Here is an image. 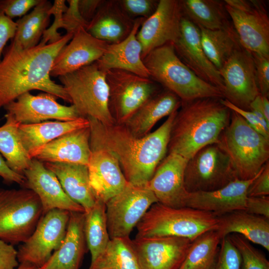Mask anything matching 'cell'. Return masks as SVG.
Returning <instances> with one entry per match:
<instances>
[{
    "label": "cell",
    "instance_id": "obj_1",
    "mask_svg": "<svg viewBox=\"0 0 269 269\" xmlns=\"http://www.w3.org/2000/svg\"><path fill=\"white\" fill-rule=\"evenodd\" d=\"M178 111V110H177ZM170 114L156 130L142 137L134 136L124 125H105L87 118L90 145L103 148L117 159L128 183L146 186L165 156L170 134L177 111Z\"/></svg>",
    "mask_w": 269,
    "mask_h": 269
},
{
    "label": "cell",
    "instance_id": "obj_17",
    "mask_svg": "<svg viewBox=\"0 0 269 269\" xmlns=\"http://www.w3.org/2000/svg\"><path fill=\"white\" fill-rule=\"evenodd\" d=\"M57 98L48 93L33 95L28 92L3 108L20 124L40 123L48 120L70 121L81 117L74 106L61 105Z\"/></svg>",
    "mask_w": 269,
    "mask_h": 269
},
{
    "label": "cell",
    "instance_id": "obj_25",
    "mask_svg": "<svg viewBox=\"0 0 269 269\" xmlns=\"http://www.w3.org/2000/svg\"><path fill=\"white\" fill-rule=\"evenodd\" d=\"M144 19H135L133 28L127 38L120 42L108 44L103 55L96 62L100 69L105 72L111 69L123 70L149 78L141 58V46L136 38Z\"/></svg>",
    "mask_w": 269,
    "mask_h": 269
},
{
    "label": "cell",
    "instance_id": "obj_5",
    "mask_svg": "<svg viewBox=\"0 0 269 269\" xmlns=\"http://www.w3.org/2000/svg\"><path fill=\"white\" fill-rule=\"evenodd\" d=\"M217 144L229 156L237 179H252L269 161V139L234 111Z\"/></svg>",
    "mask_w": 269,
    "mask_h": 269
},
{
    "label": "cell",
    "instance_id": "obj_53",
    "mask_svg": "<svg viewBox=\"0 0 269 269\" xmlns=\"http://www.w3.org/2000/svg\"><path fill=\"white\" fill-rule=\"evenodd\" d=\"M261 106L264 115L267 121L269 123V98L261 95Z\"/></svg>",
    "mask_w": 269,
    "mask_h": 269
},
{
    "label": "cell",
    "instance_id": "obj_33",
    "mask_svg": "<svg viewBox=\"0 0 269 269\" xmlns=\"http://www.w3.org/2000/svg\"><path fill=\"white\" fill-rule=\"evenodd\" d=\"M51 6L50 1L41 0L30 13L17 20L11 43L22 49L37 46L49 24Z\"/></svg>",
    "mask_w": 269,
    "mask_h": 269
},
{
    "label": "cell",
    "instance_id": "obj_3",
    "mask_svg": "<svg viewBox=\"0 0 269 269\" xmlns=\"http://www.w3.org/2000/svg\"><path fill=\"white\" fill-rule=\"evenodd\" d=\"M221 99L207 97L181 102L172 123L167 153L189 160L203 147L218 142L231 116Z\"/></svg>",
    "mask_w": 269,
    "mask_h": 269
},
{
    "label": "cell",
    "instance_id": "obj_13",
    "mask_svg": "<svg viewBox=\"0 0 269 269\" xmlns=\"http://www.w3.org/2000/svg\"><path fill=\"white\" fill-rule=\"evenodd\" d=\"M66 210L53 209L43 214L30 236L19 247V263L42 267L61 244L70 217Z\"/></svg>",
    "mask_w": 269,
    "mask_h": 269
},
{
    "label": "cell",
    "instance_id": "obj_40",
    "mask_svg": "<svg viewBox=\"0 0 269 269\" xmlns=\"http://www.w3.org/2000/svg\"><path fill=\"white\" fill-rule=\"evenodd\" d=\"M241 258L229 236L221 240L218 260L214 269H241Z\"/></svg>",
    "mask_w": 269,
    "mask_h": 269
},
{
    "label": "cell",
    "instance_id": "obj_15",
    "mask_svg": "<svg viewBox=\"0 0 269 269\" xmlns=\"http://www.w3.org/2000/svg\"><path fill=\"white\" fill-rule=\"evenodd\" d=\"M182 16L179 0H159L155 11L144 20L136 34L142 59L152 50L178 40Z\"/></svg>",
    "mask_w": 269,
    "mask_h": 269
},
{
    "label": "cell",
    "instance_id": "obj_54",
    "mask_svg": "<svg viewBox=\"0 0 269 269\" xmlns=\"http://www.w3.org/2000/svg\"><path fill=\"white\" fill-rule=\"evenodd\" d=\"M15 269H40V268L28 263H19L18 266Z\"/></svg>",
    "mask_w": 269,
    "mask_h": 269
},
{
    "label": "cell",
    "instance_id": "obj_8",
    "mask_svg": "<svg viewBox=\"0 0 269 269\" xmlns=\"http://www.w3.org/2000/svg\"><path fill=\"white\" fill-rule=\"evenodd\" d=\"M43 214L37 195L28 189H0V239L12 245L25 242Z\"/></svg>",
    "mask_w": 269,
    "mask_h": 269
},
{
    "label": "cell",
    "instance_id": "obj_24",
    "mask_svg": "<svg viewBox=\"0 0 269 269\" xmlns=\"http://www.w3.org/2000/svg\"><path fill=\"white\" fill-rule=\"evenodd\" d=\"M90 127L65 134L47 143L34 155L41 162L88 165L91 153Z\"/></svg>",
    "mask_w": 269,
    "mask_h": 269
},
{
    "label": "cell",
    "instance_id": "obj_19",
    "mask_svg": "<svg viewBox=\"0 0 269 269\" xmlns=\"http://www.w3.org/2000/svg\"><path fill=\"white\" fill-rule=\"evenodd\" d=\"M23 175L25 181L23 186L37 195L43 214L53 209L85 212L81 206L67 195L56 175L45 167L43 162L33 158Z\"/></svg>",
    "mask_w": 269,
    "mask_h": 269
},
{
    "label": "cell",
    "instance_id": "obj_28",
    "mask_svg": "<svg viewBox=\"0 0 269 269\" xmlns=\"http://www.w3.org/2000/svg\"><path fill=\"white\" fill-rule=\"evenodd\" d=\"M180 99L167 90L159 92L144 102L124 125L135 137H142L150 133L160 120L178 110Z\"/></svg>",
    "mask_w": 269,
    "mask_h": 269
},
{
    "label": "cell",
    "instance_id": "obj_26",
    "mask_svg": "<svg viewBox=\"0 0 269 269\" xmlns=\"http://www.w3.org/2000/svg\"><path fill=\"white\" fill-rule=\"evenodd\" d=\"M84 222V213L70 212L61 244L40 269H80L87 248Z\"/></svg>",
    "mask_w": 269,
    "mask_h": 269
},
{
    "label": "cell",
    "instance_id": "obj_11",
    "mask_svg": "<svg viewBox=\"0 0 269 269\" xmlns=\"http://www.w3.org/2000/svg\"><path fill=\"white\" fill-rule=\"evenodd\" d=\"M237 179L228 155L217 143L205 146L188 160L184 186L188 192L211 191Z\"/></svg>",
    "mask_w": 269,
    "mask_h": 269
},
{
    "label": "cell",
    "instance_id": "obj_32",
    "mask_svg": "<svg viewBox=\"0 0 269 269\" xmlns=\"http://www.w3.org/2000/svg\"><path fill=\"white\" fill-rule=\"evenodd\" d=\"M182 16L198 27L209 30L226 28L232 22L224 0H179Z\"/></svg>",
    "mask_w": 269,
    "mask_h": 269
},
{
    "label": "cell",
    "instance_id": "obj_35",
    "mask_svg": "<svg viewBox=\"0 0 269 269\" xmlns=\"http://www.w3.org/2000/svg\"><path fill=\"white\" fill-rule=\"evenodd\" d=\"M200 29L202 47L207 58L219 70L241 45L233 25L224 28Z\"/></svg>",
    "mask_w": 269,
    "mask_h": 269
},
{
    "label": "cell",
    "instance_id": "obj_29",
    "mask_svg": "<svg viewBox=\"0 0 269 269\" xmlns=\"http://www.w3.org/2000/svg\"><path fill=\"white\" fill-rule=\"evenodd\" d=\"M216 230L221 239L233 233L269 251V219L245 210L234 211L218 217Z\"/></svg>",
    "mask_w": 269,
    "mask_h": 269
},
{
    "label": "cell",
    "instance_id": "obj_4",
    "mask_svg": "<svg viewBox=\"0 0 269 269\" xmlns=\"http://www.w3.org/2000/svg\"><path fill=\"white\" fill-rule=\"evenodd\" d=\"M142 61L149 78L176 95L181 102L207 97L223 99L219 89L201 79L182 62L172 43L152 50Z\"/></svg>",
    "mask_w": 269,
    "mask_h": 269
},
{
    "label": "cell",
    "instance_id": "obj_30",
    "mask_svg": "<svg viewBox=\"0 0 269 269\" xmlns=\"http://www.w3.org/2000/svg\"><path fill=\"white\" fill-rule=\"evenodd\" d=\"M57 177L67 195L81 206L85 212L95 204L97 199L91 187L88 166L65 163H44Z\"/></svg>",
    "mask_w": 269,
    "mask_h": 269
},
{
    "label": "cell",
    "instance_id": "obj_46",
    "mask_svg": "<svg viewBox=\"0 0 269 269\" xmlns=\"http://www.w3.org/2000/svg\"><path fill=\"white\" fill-rule=\"evenodd\" d=\"M269 195V162L261 169L255 179L249 186L248 197H261Z\"/></svg>",
    "mask_w": 269,
    "mask_h": 269
},
{
    "label": "cell",
    "instance_id": "obj_45",
    "mask_svg": "<svg viewBox=\"0 0 269 269\" xmlns=\"http://www.w3.org/2000/svg\"><path fill=\"white\" fill-rule=\"evenodd\" d=\"M67 10L62 17V28L67 33H74L81 26L86 28L88 23L81 17L78 9V0H69Z\"/></svg>",
    "mask_w": 269,
    "mask_h": 269
},
{
    "label": "cell",
    "instance_id": "obj_36",
    "mask_svg": "<svg viewBox=\"0 0 269 269\" xmlns=\"http://www.w3.org/2000/svg\"><path fill=\"white\" fill-rule=\"evenodd\" d=\"M221 241L215 230L202 234L192 242L179 269H214Z\"/></svg>",
    "mask_w": 269,
    "mask_h": 269
},
{
    "label": "cell",
    "instance_id": "obj_9",
    "mask_svg": "<svg viewBox=\"0 0 269 269\" xmlns=\"http://www.w3.org/2000/svg\"><path fill=\"white\" fill-rule=\"evenodd\" d=\"M109 109L116 123L124 125L147 99L160 92L150 78L120 69L106 72Z\"/></svg>",
    "mask_w": 269,
    "mask_h": 269
},
{
    "label": "cell",
    "instance_id": "obj_27",
    "mask_svg": "<svg viewBox=\"0 0 269 269\" xmlns=\"http://www.w3.org/2000/svg\"><path fill=\"white\" fill-rule=\"evenodd\" d=\"M134 20L124 12L118 0H104L86 30L99 40L117 43L130 34Z\"/></svg>",
    "mask_w": 269,
    "mask_h": 269
},
{
    "label": "cell",
    "instance_id": "obj_44",
    "mask_svg": "<svg viewBox=\"0 0 269 269\" xmlns=\"http://www.w3.org/2000/svg\"><path fill=\"white\" fill-rule=\"evenodd\" d=\"M256 67V78L260 94L269 98V56L252 54Z\"/></svg>",
    "mask_w": 269,
    "mask_h": 269
},
{
    "label": "cell",
    "instance_id": "obj_22",
    "mask_svg": "<svg viewBox=\"0 0 269 269\" xmlns=\"http://www.w3.org/2000/svg\"><path fill=\"white\" fill-rule=\"evenodd\" d=\"M90 146L87 165L90 184L96 199L106 203L122 191L128 182L111 153L103 148Z\"/></svg>",
    "mask_w": 269,
    "mask_h": 269
},
{
    "label": "cell",
    "instance_id": "obj_42",
    "mask_svg": "<svg viewBox=\"0 0 269 269\" xmlns=\"http://www.w3.org/2000/svg\"><path fill=\"white\" fill-rule=\"evenodd\" d=\"M67 6L65 4V0H55L54 4L49 10V14L55 16L54 22L50 28L47 29L44 32L42 39L39 43L46 44L57 41L63 35L58 32L57 29L62 28V17L66 11Z\"/></svg>",
    "mask_w": 269,
    "mask_h": 269
},
{
    "label": "cell",
    "instance_id": "obj_12",
    "mask_svg": "<svg viewBox=\"0 0 269 269\" xmlns=\"http://www.w3.org/2000/svg\"><path fill=\"white\" fill-rule=\"evenodd\" d=\"M158 201L148 186L128 183L106 203L107 224L111 239L130 237L149 208Z\"/></svg>",
    "mask_w": 269,
    "mask_h": 269
},
{
    "label": "cell",
    "instance_id": "obj_47",
    "mask_svg": "<svg viewBox=\"0 0 269 269\" xmlns=\"http://www.w3.org/2000/svg\"><path fill=\"white\" fill-rule=\"evenodd\" d=\"M221 102L231 111L240 115L254 130L269 139V129L264 126L261 121L251 111L239 108L224 99H221Z\"/></svg>",
    "mask_w": 269,
    "mask_h": 269
},
{
    "label": "cell",
    "instance_id": "obj_49",
    "mask_svg": "<svg viewBox=\"0 0 269 269\" xmlns=\"http://www.w3.org/2000/svg\"><path fill=\"white\" fill-rule=\"evenodd\" d=\"M16 27V22L0 10V62L5 45L10 39H12L14 37Z\"/></svg>",
    "mask_w": 269,
    "mask_h": 269
},
{
    "label": "cell",
    "instance_id": "obj_14",
    "mask_svg": "<svg viewBox=\"0 0 269 269\" xmlns=\"http://www.w3.org/2000/svg\"><path fill=\"white\" fill-rule=\"evenodd\" d=\"M219 71L224 84L223 99L239 108L250 110L251 103L260 94L252 53L241 46Z\"/></svg>",
    "mask_w": 269,
    "mask_h": 269
},
{
    "label": "cell",
    "instance_id": "obj_38",
    "mask_svg": "<svg viewBox=\"0 0 269 269\" xmlns=\"http://www.w3.org/2000/svg\"><path fill=\"white\" fill-rule=\"evenodd\" d=\"M84 231L92 262L105 249L111 239L104 202L97 200L94 206L84 212Z\"/></svg>",
    "mask_w": 269,
    "mask_h": 269
},
{
    "label": "cell",
    "instance_id": "obj_39",
    "mask_svg": "<svg viewBox=\"0 0 269 269\" xmlns=\"http://www.w3.org/2000/svg\"><path fill=\"white\" fill-rule=\"evenodd\" d=\"M228 236L240 254L241 269H269V261L250 241L238 234H231Z\"/></svg>",
    "mask_w": 269,
    "mask_h": 269
},
{
    "label": "cell",
    "instance_id": "obj_48",
    "mask_svg": "<svg viewBox=\"0 0 269 269\" xmlns=\"http://www.w3.org/2000/svg\"><path fill=\"white\" fill-rule=\"evenodd\" d=\"M19 264L17 250L12 245L0 239V269H15Z\"/></svg>",
    "mask_w": 269,
    "mask_h": 269
},
{
    "label": "cell",
    "instance_id": "obj_43",
    "mask_svg": "<svg viewBox=\"0 0 269 269\" xmlns=\"http://www.w3.org/2000/svg\"><path fill=\"white\" fill-rule=\"evenodd\" d=\"M41 0H0V10L12 19L26 14L34 8Z\"/></svg>",
    "mask_w": 269,
    "mask_h": 269
},
{
    "label": "cell",
    "instance_id": "obj_37",
    "mask_svg": "<svg viewBox=\"0 0 269 269\" xmlns=\"http://www.w3.org/2000/svg\"><path fill=\"white\" fill-rule=\"evenodd\" d=\"M88 269H140L130 237L110 239Z\"/></svg>",
    "mask_w": 269,
    "mask_h": 269
},
{
    "label": "cell",
    "instance_id": "obj_10",
    "mask_svg": "<svg viewBox=\"0 0 269 269\" xmlns=\"http://www.w3.org/2000/svg\"><path fill=\"white\" fill-rule=\"evenodd\" d=\"M226 9L242 47L269 56V17L263 0H225Z\"/></svg>",
    "mask_w": 269,
    "mask_h": 269
},
{
    "label": "cell",
    "instance_id": "obj_34",
    "mask_svg": "<svg viewBox=\"0 0 269 269\" xmlns=\"http://www.w3.org/2000/svg\"><path fill=\"white\" fill-rule=\"evenodd\" d=\"M5 117V123L0 127V153L11 170L23 175L32 158L21 141L20 124L10 114L6 113Z\"/></svg>",
    "mask_w": 269,
    "mask_h": 269
},
{
    "label": "cell",
    "instance_id": "obj_7",
    "mask_svg": "<svg viewBox=\"0 0 269 269\" xmlns=\"http://www.w3.org/2000/svg\"><path fill=\"white\" fill-rule=\"evenodd\" d=\"M58 78L81 117L105 125L115 123L109 109L106 72L96 62Z\"/></svg>",
    "mask_w": 269,
    "mask_h": 269
},
{
    "label": "cell",
    "instance_id": "obj_50",
    "mask_svg": "<svg viewBox=\"0 0 269 269\" xmlns=\"http://www.w3.org/2000/svg\"><path fill=\"white\" fill-rule=\"evenodd\" d=\"M245 211L269 219V196L247 197Z\"/></svg>",
    "mask_w": 269,
    "mask_h": 269
},
{
    "label": "cell",
    "instance_id": "obj_18",
    "mask_svg": "<svg viewBox=\"0 0 269 269\" xmlns=\"http://www.w3.org/2000/svg\"><path fill=\"white\" fill-rule=\"evenodd\" d=\"M173 46L176 54L187 67L201 79L218 88L223 93L222 78L219 70L204 52L199 28L183 16L181 20L179 37Z\"/></svg>",
    "mask_w": 269,
    "mask_h": 269
},
{
    "label": "cell",
    "instance_id": "obj_2",
    "mask_svg": "<svg viewBox=\"0 0 269 269\" xmlns=\"http://www.w3.org/2000/svg\"><path fill=\"white\" fill-rule=\"evenodd\" d=\"M74 33H66L55 42L22 49L11 42L0 62V109L30 91L38 90L67 103L70 99L62 85L50 78L54 61L70 41Z\"/></svg>",
    "mask_w": 269,
    "mask_h": 269
},
{
    "label": "cell",
    "instance_id": "obj_52",
    "mask_svg": "<svg viewBox=\"0 0 269 269\" xmlns=\"http://www.w3.org/2000/svg\"><path fill=\"white\" fill-rule=\"evenodd\" d=\"M0 177L8 184L17 183L23 186L25 178L23 175L18 174L11 170L7 165L4 159L0 153Z\"/></svg>",
    "mask_w": 269,
    "mask_h": 269
},
{
    "label": "cell",
    "instance_id": "obj_20",
    "mask_svg": "<svg viewBox=\"0 0 269 269\" xmlns=\"http://www.w3.org/2000/svg\"><path fill=\"white\" fill-rule=\"evenodd\" d=\"M167 154L157 166L147 185L158 202L171 207H184L188 194L184 186L188 160L178 154Z\"/></svg>",
    "mask_w": 269,
    "mask_h": 269
},
{
    "label": "cell",
    "instance_id": "obj_16",
    "mask_svg": "<svg viewBox=\"0 0 269 269\" xmlns=\"http://www.w3.org/2000/svg\"><path fill=\"white\" fill-rule=\"evenodd\" d=\"M192 242L177 237H135L132 244L140 269H179Z\"/></svg>",
    "mask_w": 269,
    "mask_h": 269
},
{
    "label": "cell",
    "instance_id": "obj_41",
    "mask_svg": "<svg viewBox=\"0 0 269 269\" xmlns=\"http://www.w3.org/2000/svg\"><path fill=\"white\" fill-rule=\"evenodd\" d=\"M159 0H121L119 3L124 12L130 17L146 19L155 11Z\"/></svg>",
    "mask_w": 269,
    "mask_h": 269
},
{
    "label": "cell",
    "instance_id": "obj_23",
    "mask_svg": "<svg viewBox=\"0 0 269 269\" xmlns=\"http://www.w3.org/2000/svg\"><path fill=\"white\" fill-rule=\"evenodd\" d=\"M257 175L249 180L236 179L216 190L188 192L185 207L208 212L217 217L245 210L248 188Z\"/></svg>",
    "mask_w": 269,
    "mask_h": 269
},
{
    "label": "cell",
    "instance_id": "obj_6",
    "mask_svg": "<svg viewBox=\"0 0 269 269\" xmlns=\"http://www.w3.org/2000/svg\"><path fill=\"white\" fill-rule=\"evenodd\" d=\"M218 218L188 207L174 208L153 204L136 225V237L171 236L194 241L202 234L216 230Z\"/></svg>",
    "mask_w": 269,
    "mask_h": 269
},
{
    "label": "cell",
    "instance_id": "obj_31",
    "mask_svg": "<svg viewBox=\"0 0 269 269\" xmlns=\"http://www.w3.org/2000/svg\"><path fill=\"white\" fill-rule=\"evenodd\" d=\"M89 126L87 118L81 117L70 121H45L19 124L18 130L22 143L33 159L42 147L69 132Z\"/></svg>",
    "mask_w": 269,
    "mask_h": 269
},
{
    "label": "cell",
    "instance_id": "obj_51",
    "mask_svg": "<svg viewBox=\"0 0 269 269\" xmlns=\"http://www.w3.org/2000/svg\"><path fill=\"white\" fill-rule=\"evenodd\" d=\"M103 1L101 0H78L79 13L88 24L93 18Z\"/></svg>",
    "mask_w": 269,
    "mask_h": 269
},
{
    "label": "cell",
    "instance_id": "obj_21",
    "mask_svg": "<svg viewBox=\"0 0 269 269\" xmlns=\"http://www.w3.org/2000/svg\"><path fill=\"white\" fill-rule=\"evenodd\" d=\"M108 44L91 35L85 27H79L55 58L50 76L59 77L96 62Z\"/></svg>",
    "mask_w": 269,
    "mask_h": 269
}]
</instances>
